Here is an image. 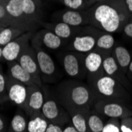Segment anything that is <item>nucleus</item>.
<instances>
[{"label": "nucleus", "mask_w": 132, "mask_h": 132, "mask_svg": "<svg viewBox=\"0 0 132 132\" xmlns=\"http://www.w3.org/2000/svg\"><path fill=\"white\" fill-rule=\"evenodd\" d=\"M59 97L67 112L71 110L89 111L94 101V92L78 81H67L59 87Z\"/></svg>", "instance_id": "1"}, {"label": "nucleus", "mask_w": 132, "mask_h": 132, "mask_svg": "<svg viewBox=\"0 0 132 132\" xmlns=\"http://www.w3.org/2000/svg\"><path fill=\"white\" fill-rule=\"evenodd\" d=\"M94 18L109 32H116L120 24V18L116 9L109 5H101L94 11Z\"/></svg>", "instance_id": "2"}, {"label": "nucleus", "mask_w": 132, "mask_h": 132, "mask_svg": "<svg viewBox=\"0 0 132 132\" xmlns=\"http://www.w3.org/2000/svg\"><path fill=\"white\" fill-rule=\"evenodd\" d=\"M40 112L51 123L62 126L69 121L67 113L56 101L51 98L44 100Z\"/></svg>", "instance_id": "3"}, {"label": "nucleus", "mask_w": 132, "mask_h": 132, "mask_svg": "<svg viewBox=\"0 0 132 132\" xmlns=\"http://www.w3.org/2000/svg\"><path fill=\"white\" fill-rule=\"evenodd\" d=\"M17 62L32 75L36 85L41 86L42 82L40 78V71L35 51L27 45L25 49L21 52V55L17 59Z\"/></svg>", "instance_id": "4"}, {"label": "nucleus", "mask_w": 132, "mask_h": 132, "mask_svg": "<svg viewBox=\"0 0 132 132\" xmlns=\"http://www.w3.org/2000/svg\"><path fill=\"white\" fill-rule=\"evenodd\" d=\"M93 86L97 93L106 98H119L123 95L122 87L118 85L115 78L109 75L99 77Z\"/></svg>", "instance_id": "5"}, {"label": "nucleus", "mask_w": 132, "mask_h": 132, "mask_svg": "<svg viewBox=\"0 0 132 132\" xmlns=\"http://www.w3.org/2000/svg\"><path fill=\"white\" fill-rule=\"evenodd\" d=\"M94 108L98 114L111 119H122L132 116V112L127 107L113 101L101 100L94 104Z\"/></svg>", "instance_id": "6"}, {"label": "nucleus", "mask_w": 132, "mask_h": 132, "mask_svg": "<svg viewBox=\"0 0 132 132\" xmlns=\"http://www.w3.org/2000/svg\"><path fill=\"white\" fill-rule=\"evenodd\" d=\"M44 100V95L40 89V86L37 85L28 86L27 99L22 109L31 117L41 112Z\"/></svg>", "instance_id": "7"}, {"label": "nucleus", "mask_w": 132, "mask_h": 132, "mask_svg": "<svg viewBox=\"0 0 132 132\" xmlns=\"http://www.w3.org/2000/svg\"><path fill=\"white\" fill-rule=\"evenodd\" d=\"M28 94V86L7 75V97L22 109Z\"/></svg>", "instance_id": "8"}, {"label": "nucleus", "mask_w": 132, "mask_h": 132, "mask_svg": "<svg viewBox=\"0 0 132 132\" xmlns=\"http://www.w3.org/2000/svg\"><path fill=\"white\" fill-rule=\"evenodd\" d=\"M29 37L30 33L23 34L3 47V57L4 60L9 63L17 61L21 52L28 45Z\"/></svg>", "instance_id": "9"}, {"label": "nucleus", "mask_w": 132, "mask_h": 132, "mask_svg": "<svg viewBox=\"0 0 132 132\" xmlns=\"http://www.w3.org/2000/svg\"><path fill=\"white\" fill-rule=\"evenodd\" d=\"M64 70L70 78H78L83 73L85 69L84 59L81 60L75 53H67L63 59Z\"/></svg>", "instance_id": "10"}, {"label": "nucleus", "mask_w": 132, "mask_h": 132, "mask_svg": "<svg viewBox=\"0 0 132 132\" xmlns=\"http://www.w3.org/2000/svg\"><path fill=\"white\" fill-rule=\"evenodd\" d=\"M35 53L40 75L47 78L53 76L55 72V65L52 58L37 46H35Z\"/></svg>", "instance_id": "11"}, {"label": "nucleus", "mask_w": 132, "mask_h": 132, "mask_svg": "<svg viewBox=\"0 0 132 132\" xmlns=\"http://www.w3.org/2000/svg\"><path fill=\"white\" fill-rule=\"evenodd\" d=\"M8 75H10L11 78H14L15 80L25 84L26 86L36 85L32 75L29 73H28L17 61L10 63Z\"/></svg>", "instance_id": "12"}, {"label": "nucleus", "mask_w": 132, "mask_h": 132, "mask_svg": "<svg viewBox=\"0 0 132 132\" xmlns=\"http://www.w3.org/2000/svg\"><path fill=\"white\" fill-rule=\"evenodd\" d=\"M103 59L102 56L95 52H89L84 59V66L87 73L95 75L102 67Z\"/></svg>", "instance_id": "13"}, {"label": "nucleus", "mask_w": 132, "mask_h": 132, "mask_svg": "<svg viewBox=\"0 0 132 132\" xmlns=\"http://www.w3.org/2000/svg\"><path fill=\"white\" fill-rule=\"evenodd\" d=\"M97 44V40L92 36H81L77 37L73 41V47L80 53H88L91 52Z\"/></svg>", "instance_id": "14"}, {"label": "nucleus", "mask_w": 132, "mask_h": 132, "mask_svg": "<svg viewBox=\"0 0 132 132\" xmlns=\"http://www.w3.org/2000/svg\"><path fill=\"white\" fill-rule=\"evenodd\" d=\"M89 111L71 110L68 113L71 123L79 132H87V118Z\"/></svg>", "instance_id": "15"}, {"label": "nucleus", "mask_w": 132, "mask_h": 132, "mask_svg": "<svg viewBox=\"0 0 132 132\" xmlns=\"http://www.w3.org/2000/svg\"><path fill=\"white\" fill-rule=\"evenodd\" d=\"M49 122L44 117L41 112L30 117L28 122L26 132H46Z\"/></svg>", "instance_id": "16"}, {"label": "nucleus", "mask_w": 132, "mask_h": 132, "mask_svg": "<svg viewBox=\"0 0 132 132\" xmlns=\"http://www.w3.org/2000/svg\"><path fill=\"white\" fill-rule=\"evenodd\" d=\"M24 0H8L4 4L6 13L11 19L23 18L25 14L23 11Z\"/></svg>", "instance_id": "17"}, {"label": "nucleus", "mask_w": 132, "mask_h": 132, "mask_svg": "<svg viewBox=\"0 0 132 132\" xmlns=\"http://www.w3.org/2000/svg\"><path fill=\"white\" fill-rule=\"evenodd\" d=\"M28 122L26 118L21 112H17L12 118L9 132H26Z\"/></svg>", "instance_id": "18"}, {"label": "nucleus", "mask_w": 132, "mask_h": 132, "mask_svg": "<svg viewBox=\"0 0 132 132\" xmlns=\"http://www.w3.org/2000/svg\"><path fill=\"white\" fill-rule=\"evenodd\" d=\"M22 33V30L19 28L8 27L3 28L0 32V46L2 47L9 44L10 41L15 40L18 36Z\"/></svg>", "instance_id": "19"}, {"label": "nucleus", "mask_w": 132, "mask_h": 132, "mask_svg": "<svg viewBox=\"0 0 132 132\" xmlns=\"http://www.w3.org/2000/svg\"><path fill=\"white\" fill-rule=\"evenodd\" d=\"M104 126V123L97 112H89L87 118V132H102Z\"/></svg>", "instance_id": "20"}, {"label": "nucleus", "mask_w": 132, "mask_h": 132, "mask_svg": "<svg viewBox=\"0 0 132 132\" xmlns=\"http://www.w3.org/2000/svg\"><path fill=\"white\" fill-rule=\"evenodd\" d=\"M115 55L117 63L122 68H126L129 67L131 62V57L127 49H126L123 47L119 46L115 49Z\"/></svg>", "instance_id": "21"}, {"label": "nucleus", "mask_w": 132, "mask_h": 132, "mask_svg": "<svg viewBox=\"0 0 132 132\" xmlns=\"http://www.w3.org/2000/svg\"><path fill=\"white\" fill-rule=\"evenodd\" d=\"M42 42L47 48L55 50L58 49L62 44L61 38L52 32H46L42 37Z\"/></svg>", "instance_id": "22"}, {"label": "nucleus", "mask_w": 132, "mask_h": 132, "mask_svg": "<svg viewBox=\"0 0 132 132\" xmlns=\"http://www.w3.org/2000/svg\"><path fill=\"white\" fill-rule=\"evenodd\" d=\"M63 22L67 24L70 26H78L82 23L83 19L81 15L77 11L68 10L63 14Z\"/></svg>", "instance_id": "23"}, {"label": "nucleus", "mask_w": 132, "mask_h": 132, "mask_svg": "<svg viewBox=\"0 0 132 132\" xmlns=\"http://www.w3.org/2000/svg\"><path fill=\"white\" fill-rule=\"evenodd\" d=\"M102 68L104 70L106 75L112 77L118 70V63L112 56H109L103 59Z\"/></svg>", "instance_id": "24"}, {"label": "nucleus", "mask_w": 132, "mask_h": 132, "mask_svg": "<svg viewBox=\"0 0 132 132\" xmlns=\"http://www.w3.org/2000/svg\"><path fill=\"white\" fill-rule=\"evenodd\" d=\"M54 33L57 35L59 38L67 39L71 34L70 26L64 22H60L54 27Z\"/></svg>", "instance_id": "25"}, {"label": "nucleus", "mask_w": 132, "mask_h": 132, "mask_svg": "<svg viewBox=\"0 0 132 132\" xmlns=\"http://www.w3.org/2000/svg\"><path fill=\"white\" fill-rule=\"evenodd\" d=\"M115 40L110 34L103 35L97 40V45L98 47L102 49H110L114 45Z\"/></svg>", "instance_id": "26"}, {"label": "nucleus", "mask_w": 132, "mask_h": 132, "mask_svg": "<svg viewBox=\"0 0 132 132\" xmlns=\"http://www.w3.org/2000/svg\"><path fill=\"white\" fill-rule=\"evenodd\" d=\"M7 100V75L0 70V103H3Z\"/></svg>", "instance_id": "27"}, {"label": "nucleus", "mask_w": 132, "mask_h": 132, "mask_svg": "<svg viewBox=\"0 0 132 132\" xmlns=\"http://www.w3.org/2000/svg\"><path fill=\"white\" fill-rule=\"evenodd\" d=\"M37 10V6L35 0H24L23 11L25 16L32 17Z\"/></svg>", "instance_id": "28"}, {"label": "nucleus", "mask_w": 132, "mask_h": 132, "mask_svg": "<svg viewBox=\"0 0 132 132\" xmlns=\"http://www.w3.org/2000/svg\"><path fill=\"white\" fill-rule=\"evenodd\" d=\"M102 132H121L120 125H119V121H118V119L112 118V120L104 124Z\"/></svg>", "instance_id": "29"}, {"label": "nucleus", "mask_w": 132, "mask_h": 132, "mask_svg": "<svg viewBox=\"0 0 132 132\" xmlns=\"http://www.w3.org/2000/svg\"><path fill=\"white\" fill-rule=\"evenodd\" d=\"M120 130L121 132H132V117L127 116L120 119Z\"/></svg>", "instance_id": "30"}, {"label": "nucleus", "mask_w": 132, "mask_h": 132, "mask_svg": "<svg viewBox=\"0 0 132 132\" xmlns=\"http://www.w3.org/2000/svg\"><path fill=\"white\" fill-rule=\"evenodd\" d=\"M65 6L70 9H78L83 3V0H63Z\"/></svg>", "instance_id": "31"}, {"label": "nucleus", "mask_w": 132, "mask_h": 132, "mask_svg": "<svg viewBox=\"0 0 132 132\" xmlns=\"http://www.w3.org/2000/svg\"><path fill=\"white\" fill-rule=\"evenodd\" d=\"M10 18L6 13V10L5 8L4 4L0 3V21H3L8 20Z\"/></svg>", "instance_id": "32"}, {"label": "nucleus", "mask_w": 132, "mask_h": 132, "mask_svg": "<svg viewBox=\"0 0 132 132\" xmlns=\"http://www.w3.org/2000/svg\"><path fill=\"white\" fill-rule=\"evenodd\" d=\"M46 132H63V128L61 127V126L49 123Z\"/></svg>", "instance_id": "33"}, {"label": "nucleus", "mask_w": 132, "mask_h": 132, "mask_svg": "<svg viewBox=\"0 0 132 132\" xmlns=\"http://www.w3.org/2000/svg\"><path fill=\"white\" fill-rule=\"evenodd\" d=\"M124 32L129 37H132V23L127 24L124 27Z\"/></svg>", "instance_id": "34"}, {"label": "nucleus", "mask_w": 132, "mask_h": 132, "mask_svg": "<svg viewBox=\"0 0 132 132\" xmlns=\"http://www.w3.org/2000/svg\"><path fill=\"white\" fill-rule=\"evenodd\" d=\"M63 132H79L73 125H68L63 129Z\"/></svg>", "instance_id": "35"}, {"label": "nucleus", "mask_w": 132, "mask_h": 132, "mask_svg": "<svg viewBox=\"0 0 132 132\" xmlns=\"http://www.w3.org/2000/svg\"><path fill=\"white\" fill-rule=\"evenodd\" d=\"M4 127H5L4 121H3V119H2V117L0 116V132L3 131V130H4Z\"/></svg>", "instance_id": "36"}, {"label": "nucleus", "mask_w": 132, "mask_h": 132, "mask_svg": "<svg viewBox=\"0 0 132 132\" xmlns=\"http://www.w3.org/2000/svg\"><path fill=\"white\" fill-rule=\"evenodd\" d=\"M126 3L130 12H132V0H126Z\"/></svg>", "instance_id": "37"}, {"label": "nucleus", "mask_w": 132, "mask_h": 132, "mask_svg": "<svg viewBox=\"0 0 132 132\" xmlns=\"http://www.w3.org/2000/svg\"><path fill=\"white\" fill-rule=\"evenodd\" d=\"M3 59V47L0 46V61H1Z\"/></svg>", "instance_id": "38"}, {"label": "nucleus", "mask_w": 132, "mask_h": 132, "mask_svg": "<svg viewBox=\"0 0 132 132\" xmlns=\"http://www.w3.org/2000/svg\"><path fill=\"white\" fill-rule=\"evenodd\" d=\"M128 68H129V70L130 72H132V60H131V62H130V65L128 67Z\"/></svg>", "instance_id": "39"}, {"label": "nucleus", "mask_w": 132, "mask_h": 132, "mask_svg": "<svg viewBox=\"0 0 132 132\" xmlns=\"http://www.w3.org/2000/svg\"><path fill=\"white\" fill-rule=\"evenodd\" d=\"M3 29V28L2 26H0V32H1V31H2Z\"/></svg>", "instance_id": "40"}, {"label": "nucleus", "mask_w": 132, "mask_h": 132, "mask_svg": "<svg viewBox=\"0 0 132 132\" xmlns=\"http://www.w3.org/2000/svg\"><path fill=\"white\" fill-rule=\"evenodd\" d=\"M0 26H2V22H0Z\"/></svg>", "instance_id": "41"}]
</instances>
